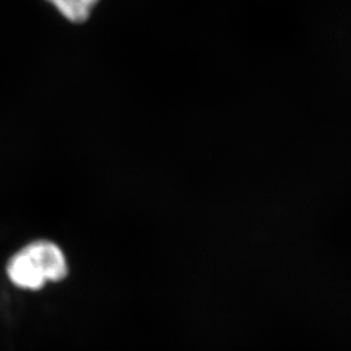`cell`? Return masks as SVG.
<instances>
[{
    "mask_svg": "<svg viewBox=\"0 0 351 351\" xmlns=\"http://www.w3.org/2000/svg\"><path fill=\"white\" fill-rule=\"evenodd\" d=\"M5 274L16 288L36 291L68 276V261L55 242L36 239L13 254Z\"/></svg>",
    "mask_w": 351,
    "mask_h": 351,
    "instance_id": "cell-1",
    "label": "cell"
},
{
    "mask_svg": "<svg viewBox=\"0 0 351 351\" xmlns=\"http://www.w3.org/2000/svg\"><path fill=\"white\" fill-rule=\"evenodd\" d=\"M56 11L71 23L86 21L99 0H46Z\"/></svg>",
    "mask_w": 351,
    "mask_h": 351,
    "instance_id": "cell-2",
    "label": "cell"
}]
</instances>
